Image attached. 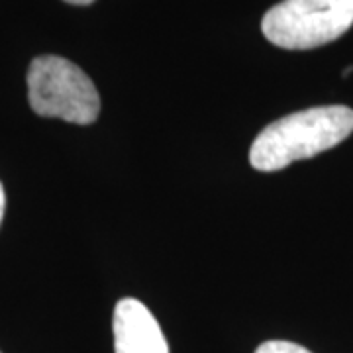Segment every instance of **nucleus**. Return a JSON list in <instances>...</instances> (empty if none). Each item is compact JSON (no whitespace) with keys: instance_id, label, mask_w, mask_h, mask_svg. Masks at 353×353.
<instances>
[{"instance_id":"4","label":"nucleus","mask_w":353,"mask_h":353,"mask_svg":"<svg viewBox=\"0 0 353 353\" xmlns=\"http://www.w3.org/2000/svg\"><path fill=\"white\" fill-rule=\"evenodd\" d=\"M114 352L169 353V343L150 308L136 299H122L114 308Z\"/></svg>"},{"instance_id":"7","label":"nucleus","mask_w":353,"mask_h":353,"mask_svg":"<svg viewBox=\"0 0 353 353\" xmlns=\"http://www.w3.org/2000/svg\"><path fill=\"white\" fill-rule=\"evenodd\" d=\"M69 4H77V6H87V4H92L94 0H65Z\"/></svg>"},{"instance_id":"5","label":"nucleus","mask_w":353,"mask_h":353,"mask_svg":"<svg viewBox=\"0 0 353 353\" xmlns=\"http://www.w3.org/2000/svg\"><path fill=\"white\" fill-rule=\"evenodd\" d=\"M255 353H312L308 352L306 347L299 345V343H292V341H283V340H271L261 343Z\"/></svg>"},{"instance_id":"1","label":"nucleus","mask_w":353,"mask_h":353,"mask_svg":"<svg viewBox=\"0 0 353 353\" xmlns=\"http://www.w3.org/2000/svg\"><path fill=\"white\" fill-rule=\"evenodd\" d=\"M352 132L353 110L347 106H316L292 112L263 128L250 150V161L257 171H279L328 152Z\"/></svg>"},{"instance_id":"3","label":"nucleus","mask_w":353,"mask_h":353,"mask_svg":"<svg viewBox=\"0 0 353 353\" xmlns=\"http://www.w3.org/2000/svg\"><path fill=\"white\" fill-rule=\"evenodd\" d=\"M353 26V0H283L261 20L263 36L283 50H312Z\"/></svg>"},{"instance_id":"6","label":"nucleus","mask_w":353,"mask_h":353,"mask_svg":"<svg viewBox=\"0 0 353 353\" xmlns=\"http://www.w3.org/2000/svg\"><path fill=\"white\" fill-rule=\"evenodd\" d=\"M4 206H6V196H4L2 183H0V222H2V216H4Z\"/></svg>"},{"instance_id":"2","label":"nucleus","mask_w":353,"mask_h":353,"mask_svg":"<svg viewBox=\"0 0 353 353\" xmlns=\"http://www.w3.org/2000/svg\"><path fill=\"white\" fill-rule=\"evenodd\" d=\"M28 101L43 118L88 126L101 112V97L90 77L57 55L36 57L28 69Z\"/></svg>"}]
</instances>
